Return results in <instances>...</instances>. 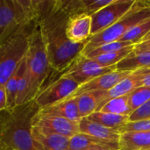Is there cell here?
<instances>
[{
    "mask_svg": "<svg viewBox=\"0 0 150 150\" xmlns=\"http://www.w3.org/2000/svg\"><path fill=\"white\" fill-rule=\"evenodd\" d=\"M24 60V59H23ZM23 60L12 76L9 78V80L4 84V88L5 90L6 98H7V111L12 110L16 107V99H17V91H18V80L22 72L23 67Z\"/></svg>",
    "mask_w": 150,
    "mask_h": 150,
    "instance_id": "cell-25",
    "label": "cell"
},
{
    "mask_svg": "<svg viewBox=\"0 0 150 150\" xmlns=\"http://www.w3.org/2000/svg\"><path fill=\"white\" fill-rule=\"evenodd\" d=\"M141 86H150V73L147 74L142 81Z\"/></svg>",
    "mask_w": 150,
    "mask_h": 150,
    "instance_id": "cell-35",
    "label": "cell"
},
{
    "mask_svg": "<svg viewBox=\"0 0 150 150\" xmlns=\"http://www.w3.org/2000/svg\"><path fill=\"white\" fill-rule=\"evenodd\" d=\"M112 144H119V143H112L105 142L91 135L78 133L69 138V150H83L88 149L90 147L98 146V145H112Z\"/></svg>",
    "mask_w": 150,
    "mask_h": 150,
    "instance_id": "cell-23",
    "label": "cell"
},
{
    "mask_svg": "<svg viewBox=\"0 0 150 150\" xmlns=\"http://www.w3.org/2000/svg\"><path fill=\"white\" fill-rule=\"evenodd\" d=\"M66 35L72 43L78 44L87 41L91 36V16L77 14L69 19Z\"/></svg>",
    "mask_w": 150,
    "mask_h": 150,
    "instance_id": "cell-13",
    "label": "cell"
},
{
    "mask_svg": "<svg viewBox=\"0 0 150 150\" xmlns=\"http://www.w3.org/2000/svg\"><path fill=\"white\" fill-rule=\"evenodd\" d=\"M149 73H150V69H140L133 71L128 76L120 81L115 87L107 91L105 97L98 105L96 112L99 111V109L103 107L109 100L118 97L127 95L131 93L134 90H135L137 87L141 86L142 79Z\"/></svg>",
    "mask_w": 150,
    "mask_h": 150,
    "instance_id": "cell-12",
    "label": "cell"
},
{
    "mask_svg": "<svg viewBox=\"0 0 150 150\" xmlns=\"http://www.w3.org/2000/svg\"><path fill=\"white\" fill-rule=\"evenodd\" d=\"M133 71H120L114 70L109 73H105L101 75L91 81L81 85L77 91L71 96V98H75L82 93L95 91H109L111 89L115 87L120 81L128 76Z\"/></svg>",
    "mask_w": 150,
    "mask_h": 150,
    "instance_id": "cell-11",
    "label": "cell"
},
{
    "mask_svg": "<svg viewBox=\"0 0 150 150\" xmlns=\"http://www.w3.org/2000/svg\"><path fill=\"white\" fill-rule=\"evenodd\" d=\"M120 150H150V132H124L119 141Z\"/></svg>",
    "mask_w": 150,
    "mask_h": 150,
    "instance_id": "cell-17",
    "label": "cell"
},
{
    "mask_svg": "<svg viewBox=\"0 0 150 150\" xmlns=\"http://www.w3.org/2000/svg\"><path fill=\"white\" fill-rule=\"evenodd\" d=\"M7 111V98L4 87H0V112Z\"/></svg>",
    "mask_w": 150,
    "mask_h": 150,
    "instance_id": "cell-33",
    "label": "cell"
},
{
    "mask_svg": "<svg viewBox=\"0 0 150 150\" xmlns=\"http://www.w3.org/2000/svg\"><path fill=\"white\" fill-rule=\"evenodd\" d=\"M140 69H150V53H131L116 65V69L120 71H134Z\"/></svg>",
    "mask_w": 150,
    "mask_h": 150,
    "instance_id": "cell-20",
    "label": "cell"
},
{
    "mask_svg": "<svg viewBox=\"0 0 150 150\" xmlns=\"http://www.w3.org/2000/svg\"><path fill=\"white\" fill-rule=\"evenodd\" d=\"M114 70H117L116 65L104 68L99 66L93 60L87 58L83 54H79L70 63V65L59 75L66 76L72 78L81 86L101 75Z\"/></svg>",
    "mask_w": 150,
    "mask_h": 150,
    "instance_id": "cell-8",
    "label": "cell"
},
{
    "mask_svg": "<svg viewBox=\"0 0 150 150\" xmlns=\"http://www.w3.org/2000/svg\"><path fill=\"white\" fill-rule=\"evenodd\" d=\"M86 118L92 122L100 124L108 128L118 130L120 132L122 127H124L125 125L129 121L128 116H121L101 112H95Z\"/></svg>",
    "mask_w": 150,
    "mask_h": 150,
    "instance_id": "cell-19",
    "label": "cell"
},
{
    "mask_svg": "<svg viewBox=\"0 0 150 150\" xmlns=\"http://www.w3.org/2000/svg\"><path fill=\"white\" fill-rule=\"evenodd\" d=\"M150 120V99L142 106L135 110L129 116V121H139Z\"/></svg>",
    "mask_w": 150,
    "mask_h": 150,
    "instance_id": "cell-31",
    "label": "cell"
},
{
    "mask_svg": "<svg viewBox=\"0 0 150 150\" xmlns=\"http://www.w3.org/2000/svg\"><path fill=\"white\" fill-rule=\"evenodd\" d=\"M0 113H1V112H0Z\"/></svg>",
    "mask_w": 150,
    "mask_h": 150,
    "instance_id": "cell-37",
    "label": "cell"
},
{
    "mask_svg": "<svg viewBox=\"0 0 150 150\" xmlns=\"http://www.w3.org/2000/svg\"><path fill=\"white\" fill-rule=\"evenodd\" d=\"M36 150H69V138L56 134H44L32 128Z\"/></svg>",
    "mask_w": 150,
    "mask_h": 150,
    "instance_id": "cell-16",
    "label": "cell"
},
{
    "mask_svg": "<svg viewBox=\"0 0 150 150\" xmlns=\"http://www.w3.org/2000/svg\"><path fill=\"white\" fill-rule=\"evenodd\" d=\"M37 114L56 116L76 122H79L82 119L78 112L76 98L71 97L58 103H55L54 105L40 108Z\"/></svg>",
    "mask_w": 150,
    "mask_h": 150,
    "instance_id": "cell-14",
    "label": "cell"
},
{
    "mask_svg": "<svg viewBox=\"0 0 150 150\" xmlns=\"http://www.w3.org/2000/svg\"><path fill=\"white\" fill-rule=\"evenodd\" d=\"M150 18L142 21L132 27L120 40L124 42H129L133 45H136L142 41V40L149 33Z\"/></svg>",
    "mask_w": 150,
    "mask_h": 150,
    "instance_id": "cell-26",
    "label": "cell"
},
{
    "mask_svg": "<svg viewBox=\"0 0 150 150\" xmlns=\"http://www.w3.org/2000/svg\"><path fill=\"white\" fill-rule=\"evenodd\" d=\"M112 2V0H83V13L92 16Z\"/></svg>",
    "mask_w": 150,
    "mask_h": 150,
    "instance_id": "cell-29",
    "label": "cell"
},
{
    "mask_svg": "<svg viewBox=\"0 0 150 150\" xmlns=\"http://www.w3.org/2000/svg\"><path fill=\"white\" fill-rule=\"evenodd\" d=\"M134 45L129 46L127 47H125L120 51L112 52V53H108V54H104L93 58H90L96 62L99 66L104 67V68H108L112 66L117 65L119 62H120L123 59H125L127 56H128L134 50Z\"/></svg>",
    "mask_w": 150,
    "mask_h": 150,
    "instance_id": "cell-24",
    "label": "cell"
},
{
    "mask_svg": "<svg viewBox=\"0 0 150 150\" xmlns=\"http://www.w3.org/2000/svg\"><path fill=\"white\" fill-rule=\"evenodd\" d=\"M150 40V32H149V34H148V35L143 39V40H142V41H144V40Z\"/></svg>",
    "mask_w": 150,
    "mask_h": 150,
    "instance_id": "cell-36",
    "label": "cell"
},
{
    "mask_svg": "<svg viewBox=\"0 0 150 150\" xmlns=\"http://www.w3.org/2000/svg\"><path fill=\"white\" fill-rule=\"evenodd\" d=\"M124 132H150V120L128 121L120 130V134Z\"/></svg>",
    "mask_w": 150,
    "mask_h": 150,
    "instance_id": "cell-30",
    "label": "cell"
},
{
    "mask_svg": "<svg viewBox=\"0 0 150 150\" xmlns=\"http://www.w3.org/2000/svg\"><path fill=\"white\" fill-rule=\"evenodd\" d=\"M79 133L112 143H119L120 137V131L92 122L87 118H82L79 121Z\"/></svg>",
    "mask_w": 150,
    "mask_h": 150,
    "instance_id": "cell-15",
    "label": "cell"
},
{
    "mask_svg": "<svg viewBox=\"0 0 150 150\" xmlns=\"http://www.w3.org/2000/svg\"><path fill=\"white\" fill-rule=\"evenodd\" d=\"M150 99V86H139L129 93V105L134 112Z\"/></svg>",
    "mask_w": 150,
    "mask_h": 150,
    "instance_id": "cell-27",
    "label": "cell"
},
{
    "mask_svg": "<svg viewBox=\"0 0 150 150\" xmlns=\"http://www.w3.org/2000/svg\"><path fill=\"white\" fill-rule=\"evenodd\" d=\"M133 44L129 43V42H124V41H113V42H110V43H106L104 45H101L98 47H96L95 49H93L91 52H90L89 54H87L86 55H84L87 58H93L104 54H108V53H112V52H116V51H120L125 47H127L129 46H132Z\"/></svg>",
    "mask_w": 150,
    "mask_h": 150,
    "instance_id": "cell-28",
    "label": "cell"
},
{
    "mask_svg": "<svg viewBox=\"0 0 150 150\" xmlns=\"http://www.w3.org/2000/svg\"><path fill=\"white\" fill-rule=\"evenodd\" d=\"M36 22H33L0 45V87L9 78L25 58Z\"/></svg>",
    "mask_w": 150,
    "mask_h": 150,
    "instance_id": "cell-6",
    "label": "cell"
},
{
    "mask_svg": "<svg viewBox=\"0 0 150 150\" xmlns=\"http://www.w3.org/2000/svg\"><path fill=\"white\" fill-rule=\"evenodd\" d=\"M79 87L80 84L72 78L58 75L43 86L34 101L40 108H43L71 97Z\"/></svg>",
    "mask_w": 150,
    "mask_h": 150,
    "instance_id": "cell-7",
    "label": "cell"
},
{
    "mask_svg": "<svg viewBox=\"0 0 150 150\" xmlns=\"http://www.w3.org/2000/svg\"><path fill=\"white\" fill-rule=\"evenodd\" d=\"M25 60L30 77L31 98L34 100L43 86L54 77V72L50 67L46 46L37 24H35L31 36Z\"/></svg>",
    "mask_w": 150,
    "mask_h": 150,
    "instance_id": "cell-4",
    "label": "cell"
},
{
    "mask_svg": "<svg viewBox=\"0 0 150 150\" xmlns=\"http://www.w3.org/2000/svg\"><path fill=\"white\" fill-rule=\"evenodd\" d=\"M30 101H33L31 98V85H30V77L26 66L25 57L23 60L22 72L18 80V91H17V99H16V107L25 105Z\"/></svg>",
    "mask_w": 150,
    "mask_h": 150,
    "instance_id": "cell-21",
    "label": "cell"
},
{
    "mask_svg": "<svg viewBox=\"0 0 150 150\" xmlns=\"http://www.w3.org/2000/svg\"><path fill=\"white\" fill-rule=\"evenodd\" d=\"M38 16L39 0H0V45Z\"/></svg>",
    "mask_w": 150,
    "mask_h": 150,
    "instance_id": "cell-3",
    "label": "cell"
},
{
    "mask_svg": "<svg viewBox=\"0 0 150 150\" xmlns=\"http://www.w3.org/2000/svg\"><path fill=\"white\" fill-rule=\"evenodd\" d=\"M39 109L33 100L0 113V150H36L32 122Z\"/></svg>",
    "mask_w": 150,
    "mask_h": 150,
    "instance_id": "cell-2",
    "label": "cell"
},
{
    "mask_svg": "<svg viewBox=\"0 0 150 150\" xmlns=\"http://www.w3.org/2000/svg\"><path fill=\"white\" fill-rule=\"evenodd\" d=\"M107 91H95L82 93L76 97V103L78 107V112L81 118H86L89 115L95 112L105 97Z\"/></svg>",
    "mask_w": 150,
    "mask_h": 150,
    "instance_id": "cell-18",
    "label": "cell"
},
{
    "mask_svg": "<svg viewBox=\"0 0 150 150\" xmlns=\"http://www.w3.org/2000/svg\"><path fill=\"white\" fill-rule=\"evenodd\" d=\"M73 14L64 1L39 0L37 26L41 33L54 77L66 69L83 50L87 41L72 43L66 35L69 19Z\"/></svg>",
    "mask_w": 150,
    "mask_h": 150,
    "instance_id": "cell-1",
    "label": "cell"
},
{
    "mask_svg": "<svg viewBox=\"0 0 150 150\" xmlns=\"http://www.w3.org/2000/svg\"><path fill=\"white\" fill-rule=\"evenodd\" d=\"M32 128L44 134H56L71 138L79 133V122L56 116L36 114L33 119Z\"/></svg>",
    "mask_w": 150,
    "mask_h": 150,
    "instance_id": "cell-10",
    "label": "cell"
},
{
    "mask_svg": "<svg viewBox=\"0 0 150 150\" xmlns=\"http://www.w3.org/2000/svg\"><path fill=\"white\" fill-rule=\"evenodd\" d=\"M83 150H120L119 144H112V145H98L90 147L88 149Z\"/></svg>",
    "mask_w": 150,
    "mask_h": 150,
    "instance_id": "cell-34",
    "label": "cell"
},
{
    "mask_svg": "<svg viewBox=\"0 0 150 150\" xmlns=\"http://www.w3.org/2000/svg\"><path fill=\"white\" fill-rule=\"evenodd\" d=\"M150 18V1L135 0L131 10L112 25L91 36L81 54L86 55L96 47L120 40L132 27Z\"/></svg>",
    "mask_w": 150,
    "mask_h": 150,
    "instance_id": "cell-5",
    "label": "cell"
},
{
    "mask_svg": "<svg viewBox=\"0 0 150 150\" xmlns=\"http://www.w3.org/2000/svg\"><path fill=\"white\" fill-rule=\"evenodd\" d=\"M135 0H112L91 16V36L112 25L132 8Z\"/></svg>",
    "mask_w": 150,
    "mask_h": 150,
    "instance_id": "cell-9",
    "label": "cell"
},
{
    "mask_svg": "<svg viewBox=\"0 0 150 150\" xmlns=\"http://www.w3.org/2000/svg\"><path fill=\"white\" fill-rule=\"evenodd\" d=\"M132 53L134 54H142V53H150V40L142 41L134 45V47Z\"/></svg>",
    "mask_w": 150,
    "mask_h": 150,
    "instance_id": "cell-32",
    "label": "cell"
},
{
    "mask_svg": "<svg viewBox=\"0 0 150 150\" xmlns=\"http://www.w3.org/2000/svg\"><path fill=\"white\" fill-rule=\"evenodd\" d=\"M128 98H129V94L112 98V99L109 100L98 112L129 117L132 113V110L129 105Z\"/></svg>",
    "mask_w": 150,
    "mask_h": 150,
    "instance_id": "cell-22",
    "label": "cell"
}]
</instances>
